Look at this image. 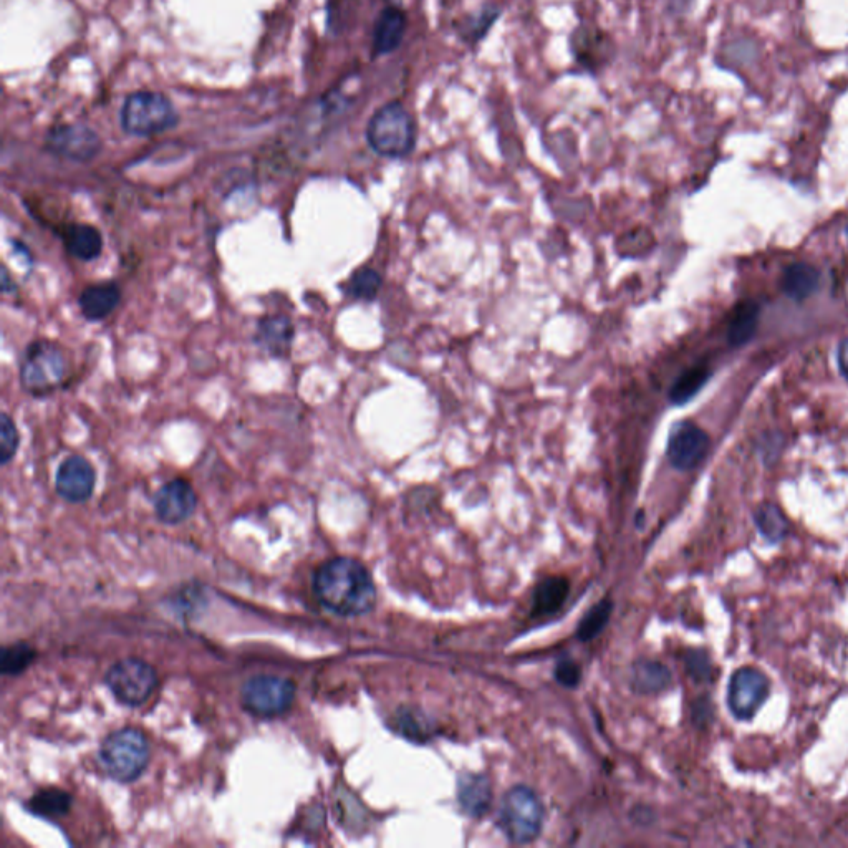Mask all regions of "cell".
<instances>
[{
  "mask_svg": "<svg viewBox=\"0 0 848 848\" xmlns=\"http://www.w3.org/2000/svg\"><path fill=\"white\" fill-rule=\"evenodd\" d=\"M20 433L7 413L0 415V463L9 464L19 451Z\"/></svg>",
  "mask_w": 848,
  "mask_h": 848,
  "instance_id": "cell-31",
  "label": "cell"
},
{
  "mask_svg": "<svg viewBox=\"0 0 848 848\" xmlns=\"http://www.w3.org/2000/svg\"><path fill=\"white\" fill-rule=\"evenodd\" d=\"M567 595H569V582L562 577H550L540 582L535 590L534 610L544 615L555 612L562 607Z\"/></svg>",
  "mask_w": 848,
  "mask_h": 848,
  "instance_id": "cell-23",
  "label": "cell"
},
{
  "mask_svg": "<svg viewBox=\"0 0 848 848\" xmlns=\"http://www.w3.org/2000/svg\"><path fill=\"white\" fill-rule=\"evenodd\" d=\"M757 317H759V309L756 304L744 302L739 305L738 309L734 310L733 318L729 323V342L733 345H744L749 342L756 332Z\"/></svg>",
  "mask_w": 848,
  "mask_h": 848,
  "instance_id": "cell-26",
  "label": "cell"
},
{
  "mask_svg": "<svg viewBox=\"0 0 848 848\" xmlns=\"http://www.w3.org/2000/svg\"><path fill=\"white\" fill-rule=\"evenodd\" d=\"M501 15V7L494 4L481 5L479 9L469 12L456 22L459 39L469 47L481 44Z\"/></svg>",
  "mask_w": 848,
  "mask_h": 848,
  "instance_id": "cell-19",
  "label": "cell"
},
{
  "mask_svg": "<svg viewBox=\"0 0 848 848\" xmlns=\"http://www.w3.org/2000/svg\"><path fill=\"white\" fill-rule=\"evenodd\" d=\"M754 522L757 529L761 532L764 539L769 540L772 544H777L781 540L786 539L789 534V521L786 514L781 511V507L776 504L766 502L757 507L754 512Z\"/></svg>",
  "mask_w": 848,
  "mask_h": 848,
  "instance_id": "cell-22",
  "label": "cell"
},
{
  "mask_svg": "<svg viewBox=\"0 0 848 848\" xmlns=\"http://www.w3.org/2000/svg\"><path fill=\"white\" fill-rule=\"evenodd\" d=\"M121 302V290L115 282L88 285L78 297V307L83 317L98 322L115 312Z\"/></svg>",
  "mask_w": 848,
  "mask_h": 848,
  "instance_id": "cell-17",
  "label": "cell"
},
{
  "mask_svg": "<svg viewBox=\"0 0 848 848\" xmlns=\"http://www.w3.org/2000/svg\"><path fill=\"white\" fill-rule=\"evenodd\" d=\"M95 482L97 474L90 461L83 456H70L58 468L55 491L65 501L80 504L92 497Z\"/></svg>",
  "mask_w": 848,
  "mask_h": 848,
  "instance_id": "cell-14",
  "label": "cell"
},
{
  "mask_svg": "<svg viewBox=\"0 0 848 848\" xmlns=\"http://www.w3.org/2000/svg\"><path fill=\"white\" fill-rule=\"evenodd\" d=\"M381 284H383V279L375 269L362 267L350 277L345 290L353 299L371 302V300L376 299V295L380 292Z\"/></svg>",
  "mask_w": 848,
  "mask_h": 848,
  "instance_id": "cell-28",
  "label": "cell"
},
{
  "mask_svg": "<svg viewBox=\"0 0 848 848\" xmlns=\"http://www.w3.org/2000/svg\"><path fill=\"white\" fill-rule=\"evenodd\" d=\"M68 363L62 348L37 340L30 343L20 363V383L27 393L44 396L58 390L67 380Z\"/></svg>",
  "mask_w": 848,
  "mask_h": 848,
  "instance_id": "cell-4",
  "label": "cell"
},
{
  "mask_svg": "<svg viewBox=\"0 0 848 848\" xmlns=\"http://www.w3.org/2000/svg\"><path fill=\"white\" fill-rule=\"evenodd\" d=\"M2 290H4V294H9L14 290L12 287V279H10L9 270L2 269Z\"/></svg>",
  "mask_w": 848,
  "mask_h": 848,
  "instance_id": "cell-35",
  "label": "cell"
},
{
  "mask_svg": "<svg viewBox=\"0 0 848 848\" xmlns=\"http://www.w3.org/2000/svg\"><path fill=\"white\" fill-rule=\"evenodd\" d=\"M100 762L113 781H136L150 764V742L140 729H120L102 742Z\"/></svg>",
  "mask_w": 848,
  "mask_h": 848,
  "instance_id": "cell-3",
  "label": "cell"
},
{
  "mask_svg": "<svg viewBox=\"0 0 848 848\" xmlns=\"http://www.w3.org/2000/svg\"><path fill=\"white\" fill-rule=\"evenodd\" d=\"M819 287V272L812 265L797 262L787 267L782 277V289L791 299L805 300Z\"/></svg>",
  "mask_w": 848,
  "mask_h": 848,
  "instance_id": "cell-21",
  "label": "cell"
},
{
  "mask_svg": "<svg viewBox=\"0 0 848 848\" xmlns=\"http://www.w3.org/2000/svg\"><path fill=\"white\" fill-rule=\"evenodd\" d=\"M367 141L376 155L400 159L416 146V121L403 103L390 102L371 115Z\"/></svg>",
  "mask_w": 848,
  "mask_h": 848,
  "instance_id": "cell-2",
  "label": "cell"
},
{
  "mask_svg": "<svg viewBox=\"0 0 848 848\" xmlns=\"http://www.w3.org/2000/svg\"><path fill=\"white\" fill-rule=\"evenodd\" d=\"M406 34L405 10L388 5L381 10L373 29V55L383 57L400 49Z\"/></svg>",
  "mask_w": 848,
  "mask_h": 848,
  "instance_id": "cell-15",
  "label": "cell"
},
{
  "mask_svg": "<svg viewBox=\"0 0 848 848\" xmlns=\"http://www.w3.org/2000/svg\"><path fill=\"white\" fill-rule=\"evenodd\" d=\"M612 602L603 600L588 612L587 617L583 618L579 627V638L582 641L593 640L598 633L602 632L603 627L607 625L608 618L612 615Z\"/></svg>",
  "mask_w": 848,
  "mask_h": 848,
  "instance_id": "cell-30",
  "label": "cell"
},
{
  "mask_svg": "<svg viewBox=\"0 0 848 848\" xmlns=\"http://www.w3.org/2000/svg\"><path fill=\"white\" fill-rule=\"evenodd\" d=\"M708 368L694 367L685 371L678 380L673 383L670 390V400L675 405H685L691 398L698 395V391L706 385L709 380Z\"/></svg>",
  "mask_w": 848,
  "mask_h": 848,
  "instance_id": "cell-27",
  "label": "cell"
},
{
  "mask_svg": "<svg viewBox=\"0 0 848 848\" xmlns=\"http://www.w3.org/2000/svg\"><path fill=\"white\" fill-rule=\"evenodd\" d=\"M459 804L471 817L486 814L492 802L491 784L486 777L477 774H463L458 782Z\"/></svg>",
  "mask_w": 848,
  "mask_h": 848,
  "instance_id": "cell-20",
  "label": "cell"
},
{
  "mask_svg": "<svg viewBox=\"0 0 848 848\" xmlns=\"http://www.w3.org/2000/svg\"><path fill=\"white\" fill-rule=\"evenodd\" d=\"M29 807L35 814L53 819V817L67 814L72 807V795L50 787V789L37 792L30 800Z\"/></svg>",
  "mask_w": 848,
  "mask_h": 848,
  "instance_id": "cell-25",
  "label": "cell"
},
{
  "mask_svg": "<svg viewBox=\"0 0 848 848\" xmlns=\"http://www.w3.org/2000/svg\"><path fill=\"white\" fill-rule=\"evenodd\" d=\"M45 145L53 155L77 163L92 161L103 148L102 138L97 135V131L82 123L55 126L47 135Z\"/></svg>",
  "mask_w": 848,
  "mask_h": 848,
  "instance_id": "cell-10",
  "label": "cell"
},
{
  "mask_svg": "<svg viewBox=\"0 0 848 848\" xmlns=\"http://www.w3.org/2000/svg\"><path fill=\"white\" fill-rule=\"evenodd\" d=\"M686 665L694 680L706 681L711 676V661L704 651H691L686 658Z\"/></svg>",
  "mask_w": 848,
  "mask_h": 848,
  "instance_id": "cell-33",
  "label": "cell"
},
{
  "mask_svg": "<svg viewBox=\"0 0 848 848\" xmlns=\"http://www.w3.org/2000/svg\"><path fill=\"white\" fill-rule=\"evenodd\" d=\"M176 123V108L163 93H133L121 108V126L133 136L158 135L171 130Z\"/></svg>",
  "mask_w": 848,
  "mask_h": 848,
  "instance_id": "cell-6",
  "label": "cell"
},
{
  "mask_svg": "<svg viewBox=\"0 0 848 848\" xmlns=\"http://www.w3.org/2000/svg\"><path fill=\"white\" fill-rule=\"evenodd\" d=\"M769 680L762 671L752 666H742L734 671L728 686V706L734 718L749 721L766 703Z\"/></svg>",
  "mask_w": 848,
  "mask_h": 848,
  "instance_id": "cell-9",
  "label": "cell"
},
{
  "mask_svg": "<svg viewBox=\"0 0 848 848\" xmlns=\"http://www.w3.org/2000/svg\"><path fill=\"white\" fill-rule=\"evenodd\" d=\"M294 698V681L282 676H254L241 689L242 706L262 718H274L289 711Z\"/></svg>",
  "mask_w": 848,
  "mask_h": 848,
  "instance_id": "cell-8",
  "label": "cell"
},
{
  "mask_svg": "<svg viewBox=\"0 0 848 848\" xmlns=\"http://www.w3.org/2000/svg\"><path fill=\"white\" fill-rule=\"evenodd\" d=\"M105 683L121 704L138 708L155 693L158 673L146 661L126 658L106 671Z\"/></svg>",
  "mask_w": 848,
  "mask_h": 848,
  "instance_id": "cell-7",
  "label": "cell"
},
{
  "mask_svg": "<svg viewBox=\"0 0 848 848\" xmlns=\"http://www.w3.org/2000/svg\"><path fill=\"white\" fill-rule=\"evenodd\" d=\"M314 590L318 602L340 617H360L376 605L370 572L350 557H337L320 565L314 575Z\"/></svg>",
  "mask_w": 848,
  "mask_h": 848,
  "instance_id": "cell-1",
  "label": "cell"
},
{
  "mask_svg": "<svg viewBox=\"0 0 848 848\" xmlns=\"http://www.w3.org/2000/svg\"><path fill=\"white\" fill-rule=\"evenodd\" d=\"M555 680L559 681L560 685L567 686V688H575V686H579L580 680H582V670L574 660L565 658L555 666Z\"/></svg>",
  "mask_w": 848,
  "mask_h": 848,
  "instance_id": "cell-32",
  "label": "cell"
},
{
  "mask_svg": "<svg viewBox=\"0 0 848 848\" xmlns=\"http://www.w3.org/2000/svg\"><path fill=\"white\" fill-rule=\"evenodd\" d=\"M837 362H839L842 375L848 380V338L840 342L839 350H837Z\"/></svg>",
  "mask_w": 848,
  "mask_h": 848,
  "instance_id": "cell-34",
  "label": "cell"
},
{
  "mask_svg": "<svg viewBox=\"0 0 848 848\" xmlns=\"http://www.w3.org/2000/svg\"><path fill=\"white\" fill-rule=\"evenodd\" d=\"M711 439L703 428L691 421H681L671 429L666 458L678 471H691L703 463L708 454Z\"/></svg>",
  "mask_w": 848,
  "mask_h": 848,
  "instance_id": "cell-11",
  "label": "cell"
},
{
  "mask_svg": "<svg viewBox=\"0 0 848 848\" xmlns=\"http://www.w3.org/2000/svg\"><path fill=\"white\" fill-rule=\"evenodd\" d=\"M570 52L575 63L585 72L598 73L612 63L615 44L605 30L580 25L570 35Z\"/></svg>",
  "mask_w": 848,
  "mask_h": 848,
  "instance_id": "cell-12",
  "label": "cell"
},
{
  "mask_svg": "<svg viewBox=\"0 0 848 848\" xmlns=\"http://www.w3.org/2000/svg\"><path fill=\"white\" fill-rule=\"evenodd\" d=\"M34 648L27 643H14V645L5 646L2 650V658H0V666H2V675L15 676L20 675L22 671L29 668L30 663L35 660Z\"/></svg>",
  "mask_w": 848,
  "mask_h": 848,
  "instance_id": "cell-29",
  "label": "cell"
},
{
  "mask_svg": "<svg viewBox=\"0 0 848 848\" xmlns=\"http://www.w3.org/2000/svg\"><path fill=\"white\" fill-rule=\"evenodd\" d=\"M670 683V671L656 661H640L633 670V686L641 693H656Z\"/></svg>",
  "mask_w": 848,
  "mask_h": 848,
  "instance_id": "cell-24",
  "label": "cell"
},
{
  "mask_svg": "<svg viewBox=\"0 0 848 848\" xmlns=\"http://www.w3.org/2000/svg\"><path fill=\"white\" fill-rule=\"evenodd\" d=\"M294 337V323L287 315H267L257 325V345L275 358L289 355Z\"/></svg>",
  "mask_w": 848,
  "mask_h": 848,
  "instance_id": "cell-16",
  "label": "cell"
},
{
  "mask_svg": "<svg viewBox=\"0 0 848 848\" xmlns=\"http://www.w3.org/2000/svg\"><path fill=\"white\" fill-rule=\"evenodd\" d=\"M198 507V496L186 479L166 482L155 496L156 517L163 524L178 526L188 521Z\"/></svg>",
  "mask_w": 848,
  "mask_h": 848,
  "instance_id": "cell-13",
  "label": "cell"
},
{
  "mask_svg": "<svg viewBox=\"0 0 848 848\" xmlns=\"http://www.w3.org/2000/svg\"><path fill=\"white\" fill-rule=\"evenodd\" d=\"M544 815V805L537 794L529 787L516 786L502 799L497 825L512 844H530L542 832Z\"/></svg>",
  "mask_w": 848,
  "mask_h": 848,
  "instance_id": "cell-5",
  "label": "cell"
},
{
  "mask_svg": "<svg viewBox=\"0 0 848 848\" xmlns=\"http://www.w3.org/2000/svg\"><path fill=\"white\" fill-rule=\"evenodd\" d=\"M63 246L68 256L82 262H92L102 256L103 237L97 227L90 224H68L62 232Z\"/></svg>",
  "mask_w": 848,
  "mask_h": 848,
  "instance_id": "cell-18",
  "label": "cell"
}]
</instances>
